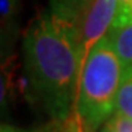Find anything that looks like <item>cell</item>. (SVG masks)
I'll list each match as a JSON object with an SVG mask.
<instances>
[{"instance_id":"obj_1","label":"cell","mask_w":132,"mask_h":132,"mask_svg":"<svg viewBox=\"0 0 132 132\" xmlns=\"http://www.w3.org/2000/svg\"><path fill=\"white\" fill-rule=\"evenodd\" d=\"M25 69L34 97L54 122L73 112L84 56L71 24L56 15L34 19L22 38Z\"/></svg>"},{"instance_id":"obj_2","label":"cell","mask_w":132,"mask_h":132,"mask_svg":"<svg viewBox=\"0 0 132 132\" xmlns=\"http://www.w3.org/2000/svg\"><path fill=\"white\" fill-rule=\"evenodd\" d=\"M122 76V62L109 38H101L87 53L78 84L75 106L85 132H97L116 112Z\"/></svg>"},{"instance_id":"obj_3","label":"cell","mask_w":132,"mask_h":132,"mask_svg":"<svg viewBox=\"0 0 132 132\" xmlns=\"http://www.w3.org/2000/svg\"><path fill=\"white\" fill-rule=\"evenodd\" d=\"M118 15L116 0H93L72 25L82 56H87L97 41L107 35Z\"/></svg>"},{"instance_id":"obj_4","label":"cell","mask_w":132,"mask_h":132,"mask_svg":"<svg viewBox=\"0 0 132 132\" xmlns=\"http://www.w3.org/2000/svg\"><path fill=\"white\" fill-rule=\"evenodd\" d=\"M106 37L122 62L123 69H132V22L113 25Z\"/></svg>"},{"instance_id":"obj_5","label":"cell","mask_w":132,"mask_h":132,"mask_svg":"<svg viewBox=\"0 0 132 132\" xmlns=\"http://www.w3.org/2000/svg\"><path fill=\"white\" fill-rule=\"evenodd\" d=\"M91 2L93 0H48L50 12L71 25L75 24Z\"/></svg>"},{"instance_id":"obj_6","label":"cell","mask_w":132,"mask_h":132,"mask_svg":"<svg viewBox=\"0 0 132 132\" xmlns=\"http://www.w3.org/2000/svg\"><path fill=\"white\" fill-rule=\"evenodd\" d=\"M116 113L132 119V69H123L122 82L116 97Z\"/></svg>"},{"instance_id":"obj_7","label":"cell","mask_w":132,"mask_h":132,"mask_svg":"<svg viewBox=\"0 0 132 132\" xmlns=\"http://www.w3.org/2000/svg\"><path fill=\"white\" fill-rule=\"evenodd\" d=\"M19 0H2V27L9 29L18 16Z\"/></svg>"},{"instance_id":"obj_8","label":"cell","mask_w":132,"mask_h":132,"mask_svg":"<svg viewBox=\"0 0 132 132\" xmlns=\"http://www.w3.org/2000/svg\"><path fill=\"white\" fill-rule=\"evenodd\" d=\"M57 126H53L47 132H85L82 122H81L79 116L76 112H72L69 118L63 120V122H56Z\"/></svg>"},{"instance_id":"obj_9","label":"cell","mask_w":132,"mask_h":132,"mask_svg":"<svg viewBox=\"0 0 132 132\" xmlns=\"http://www.w3.org/2000/svg\"><path fill=\"white\" fill-rule=\"evenodd\" d=\"M106 123H109L116 132H132V119L125 114L114 112Z\"/></svg>"},{"instance_id":"obj_10","label":"cell","mask_w":132,"mask_h":132,"mask_svg":"<svg viewBox=\"0 0 132 132\" xmlns=\"http://www.w3.org/2000/svg\"><path fill=\"white\" fill-rule=\"evenodd\" d=\"M116 2H118V15L113 25L132 22V0H116Z\"/></svg>"},{"instance_id":"obj_11","label":"cell","mask_w":132,"mask_h":132,"mask_svg":"<svg viewBox=\"0 0 132 132\" xmlns=\"http://www.w3.org/2000/svg\"><path fill=\"white\" fill-rule=\"evenodd\" d=\"M2 132H27V131H21V129H16V128H12V126H2Z\"/></svg>"},{"instance_id":"obj_12","label":"cell","mask_w":132,"mask_h":132,"mask_svg":"<svg viewBox=\"0 0 132 132\" xmlns=\"http://www.w3.org/2000/svg\"><path fill=\"white\" fill-rule=\"evenodd\" d=\"M98 132H116V131H114V129L110 126L109 123H104L103 126L100 128V131H98Z\"/></svg>"}]
</instances>
